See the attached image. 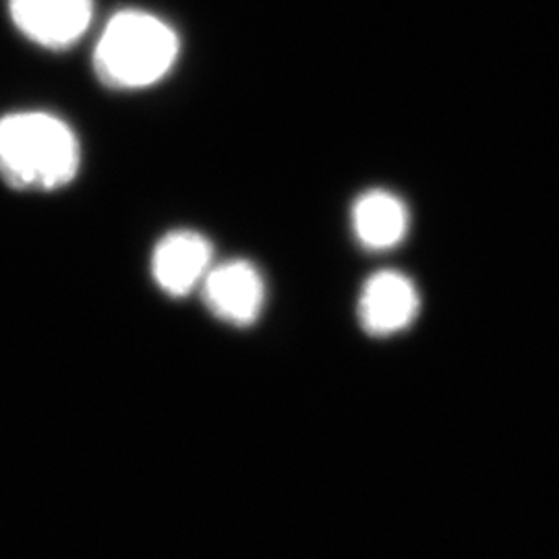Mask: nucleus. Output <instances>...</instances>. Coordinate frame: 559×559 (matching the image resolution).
Wrapping results in <instances>:
<instances>
[{
	"instance_id": "f257e3e1",
	"label": "nucleus",
	"mask_w": 559,
	"mask_h": 559,
	"mask_svg": "<svg viewBox=\"0 0 559 559\" xmlns=\"http://www.w3.org/2000/svg\"><path fill=\"white\" fill-rule=\"evenodd\" d=\"M81 145L64 120L40 112L0 119V177L17 191L50 193L78 177Z\"/></svg>"
},
{
	"instance_id": "f03ea898",
	"label": "nucleus",
	"mask_w": 559,
	"mask_h": 559,
	"mask_svg": "<svg viewBox=\"0 0 559 559\" xmlns=\"http://www.w3.org/2000/svg\"><path fill=\"white\" fill-rule=\"evenodd\" d=\"M177 32L154 13L124 9L106 23L94 48V71L112 90L129 92L158 83L179 57Z\"/></svg>"
},
{
	"instance_id": "7ed1b4c3",
	"label": "nucleus",
	"mask_w": 559,
	"mask_h": 559,
	"mask_svg": "<svg viewBox=\"0 0 559 559\" xmlns=\"http://www.w3.org/2000/svg\"><path fill=\"white\" fill-rule=\"evenodd\" d=\"M200 290L207 311L233 328L253 325L265 305V280L251 261L214 263Z\"/></svg>"
},
{
	"instance_id": "20e7f679",
	"label": "nucleus",
	"mask_w": 559,
	"mask_h": 559,
	"mask_svg": "<svg viewBox=\"0 0 559 559\" xmlns=\"http://www.w3.org/2000/svg\"><path fill=\"white\" fill-rule=\"evenodd\" d=\"M420 297L413 280L396 270H383L365 282L359 295V323L365 334L385 338L417 320Z\"/></svg>"
},
{
	"instance_id": "39448f33",
	"label": "nucleus",
	"mask_w": 559,
	"mask_h": 559,
	"mask_svg": "<svg viewBox=\"0 0 559 559\" xmlns=\"http://www.w3.org/2000/svg\"><path fill=\"white\" fill-rule=\"evenodd\" d=\"M214 265V247L195 230L164 235L152 253V276L164 295L187 297L195 293Z\"/></svg>"
},
{
	"instance_id": "423d86ee",
	"label": "nucleus",
	"mask_w": 559,
	"mask_h": 559,
	"mask_svg": "<svg viewBox=\"0 0 559 559\" xmlns=\"http://www.w3.org/2000/svg\"><path fill=\"white\" fill-rule=\"evenodd\" d=\"M17 29L44 48H69L80 40L94 15V0H9Z\"/></svg>"
},
{
	"instance_id": "0eeeda50",
	"label": "nucleus",
	"mask_w": 559,
	"mask_h": 559,
	"mask_svg": "<svg viewBox=\"0 0 559 559\" xmlns=\"http://www.w3.org/2000/svg\"><path fill=\"white\" fill-rule=\"evenodd\" d=\"M411 224L406 203L385 189H371L355 201L353 230L369 251H388L400 245Z\"/></svg>"
}]
</instances>
